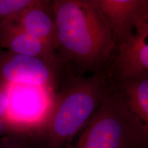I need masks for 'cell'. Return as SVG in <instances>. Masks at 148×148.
<instances>
[{"mask_svg":"<svg viewBox=\"0 0 148 148\" xmlns=\"http://www.w3.org/2000/svg\"><path fill=\"white\" fill-rule=\"evenodd\" d=\"M51 9L58 34L59 66H71L75 75L106 72L116 47L92 0H54Z\"/></svg>","mask_w":148,"mask_h":148,"instance_id":"6da1fadb","label":"cell"},{"mask_svg":"<svg viewBox=\"0 0 148 148\" xmlns=\"http://www.w3.org/2000/svg\"><path fill=\"white\" fill-rule=\"evenodd\" d=\"M112 88L106 72L69 77L46 110L39 128L28 138L39 148L64 147Z\"/></svg>","mask_w":148,"mask_h":148,"instance_id":"7a4b0ae2","label":"cell"},{"mask_svg":"<svg viewBox=\"0 0 148 148\" xmlns=\"http://www.w3.org/2000/svg\"><path fill=\"white\" fill-rule=\"evenodd\" d=\"M73 148H147L148 125L112 88L86 123Z\"/></svg>","mask_w":148,"mask_h":148,"instance_id":"3957f363","label":"cell"},{"mask_svg":"<svg viewBox=\"0 0 148 148\" xmlns=\"http://www.w3.org/2000/svg\"><path fill=\"white\" fill-rule=\"evenodd\" d=\"M58 69L36 57L18 54L0 49V86L23 84L52 89Z\"/></svg>","mask_w":148,"mask_h":148,"instance_id":"277c9868","label":"cell"},{"mask_svg":"<svg viewBox=\"0 0 148 148\" xmlns=\"http://www.w3.org/2000/svg\"><path fill=\"white\" fill-rule=\"evenodd\" d=\"M148 20L138 23L134 34L117 46L106 71L109 82L116 83L148 74Z\"/></svg>","mask_w":148,"mask_h":148,"instance_id":"5b68a950","label":"cell"},{"mask_svg":"<svg viewBox=\"0 0 148 148\" xmlns=\"http://www.w3.org/2000/svg\"><path fill=\"white\" fill-rule=\"evenodd\" d=\"M110 29L116 47L134 34L138 23L148 20L147 0H92Z\"/></svg>","mask_w":148,"mask_h":148,"instance_id":"8992f818","label":"cell"},{"mask_svg":"<svg viewBox=\"0 0 148 148\" xmlns=\"http://www.w3.org/2000/svg\"><path fill=\"white\" fill-rule=\"evenodd\" d=\"M51 1L35 0L34 3L10 17L25 32L57 52L58 39Z\"/></svg>","mask_w":148,"mask_h":148,"instance_id":"52a82bcc","label":"cell"},{"mask_svg":"<svg viewBox=\"0 0 148 148\" xmlns=\"http://www.w3.org/2000/svg\"><path fill=\"white\" fill-rule=\"evenodd\" d=\"M0 49L42 59L56 69L59 66L56 53L27 34L10 17L0 22Z\"/></svg>","mask_w":148,"mask_h":148,"instance_id":"ba28073f","label":"cell"},{"mask_svg":"<svg viewBox=\"0 0 148 148\" xmlns=\"http://www.w3.org/2000/svg\"><path fill=\"white\" fill-rule=\"evenodd\" d=\"M130 111L148 125V74L112 85Z\"/></svg>","mask_w":148,"mask_h":148,"instance_id":"9c48e42d","label":"cell"},{"mask_svg":"<svg viewBox=\"0 0 148 148\" xmlns=\"http://www.w3.org/2000/svg\"><path fill=\"white\" fill-rule=\"evenodd\" d=\"M34 1L35 0H0V22L18 13Z\"/></svg>","mask_w":148,"mask_h":148,"instance_id":"30bf717a","label":"cell"},{"mask_svg":"<svg viewBox=\"0 0 148 148\" xmlns=\"http://www.w3.org/2000/svg\"><path fill=\"white\" fill-rule=\"evenodd\" d=\"M3 148H32L31 140L26 136L16 134L5 136L1 141Z\"/></svg>","mask_w":148,"mask_h":148,"instance_id":"8fae6325","label":"cell"},{"mask_svg":"<svg viewBox=\"0 0 148 148\" xmlns=\"http://www.w3.org/2000/svg\"><path fill=\"white\" fill-rule=\"evenodd\" d=\"M9 103L10 101L8 89L0 86V119L3 120L6 123L8 116Z\"/></svg>","mask_w":148,"mask_h":148,"instance_id":"7c38bea8","label":"cell"},{"mask_svg":"<svg viewBox=\"0 0 148 148\" xmlns=\"http://www.w3.org/2000/svg\"><path fill=\"white\" fill-rule=\"evenodd\" d=\"M10 134L8 126L3 120L0 119V136Z\"/></svg>","mask_w":148,"mask_h":148,"instance_id":"4fadbf2b","label":"cell"}]
</instances>
